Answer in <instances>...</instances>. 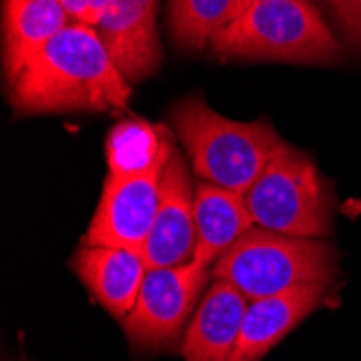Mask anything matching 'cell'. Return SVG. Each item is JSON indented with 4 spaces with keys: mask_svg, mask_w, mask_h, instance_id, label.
Masks as SVG:
<instances>
[{
    "mask_svg": "<svg viewBox=\"0 0 361 361\" xmlns=\"http://www.w3.org/2000/svg\"><path fill=\"white\" fill-rule=\"evenodd\" d=\"M130 87L97 28L72 22L9 85V100L20 115L121 113Z\"/></svg>",
    "mask_w": 361,
    "mask_h": 361,
    "instance_id": "obj_1",
    "label": "cell"
},
{
    "mask_svg": "<svg viewBox=\"0 0 361 361\" xmlns=\"http://www.w3.org/2000/svg\"><path fill=\"white\" fill-rule=\"evenodd\" d=\"M171 123L186 149L195 176L236 192H247L281 143L267 119L234 121L216 113L200 95L182 97Z\"/></svg>",
    "mask_w": 361,
    "mask_h": 361,
    "instance_id": "obj_2",
    "label": "cell"
},
{
    "mask_svg": "<svg viewBox=\"0 0 361 361\" xmlns=\"http://www.w3.org/2000/svg\"><path fill=\"white\" fill-rule=\"evenodd\" d=\"M225 59L329 65L344 54L314 0H267L245 9L212 39Z\"/></svg>",
    "mask_w": 361,
    "mask_h": 361,
    "instance_id": "obj_3",
    "label": "cell"
},
{
    "mask_svg": "<svg viewBox=\"0 0 361 361\" xmlns=\"http://www.w3.org/2000/svg\"><path fill=\"white\" fill-rule=\"evenodd\" d=\"M338 271L340 259L331 245L255 225L212 267V279L232 283L255 301L307 283H334Z\"/></svg>",
    "mask_w": 361,
    "mask_h": 361,
    "instance_id": "obj_4",
    "label": "cell"
},
{
    "mask_svg": "<svg viewBox=\"0 0 361 361\" xmlns=\"http://www.w3.org/2000/svg\"><path fill=\"white\" fill-rule=\"evenodd\" d=\"M257 227L299 238H324L334 229V197L314 160L281 141L245 192Z\"/></svg>",
    "mask_w": 361,
    "mask_h": 361,
    "instance_id": "obj_5",
    "label": "cell"
},
{
    "mask_svg": "<svg viewBox=\"0 0 361 361\" xmlns=\"http://www.w3.org/2000/svg\"><path fill=\"white\" fill-rule=\"evenodd\" d=\"M212 279V269L188 262L173 269H147L135 310L121 322L139 353L176 348Z\"/></svg>",
    "mask_w": 361,
    "mask_h": 361,
    "instance_id": "obj_6",
    "label": "cell"
},
{
    "mask_svg": "<svg viewBox=\"0 0 361 361\" xmlns=\"http://www.w3.org/2000/svg\"><path fill=\"white\" fill-rule=\"evenodd\" d=\"M167 162L139 176L109 173L82 245L117 247L141 253L156 219L160 180Z\"/></svg>",
    "mask_w": 361,
    "mask_h": 361,
    "instance_id": "obj_7",
    "label": "cell"
},
{
    "mask_svg": "<svg viewBox=\"0 0 361 361\" xmlns=\"http://www.w3.org/2000/svg\"><path fill=\"white\" fill-rule=\"evenodd\" d=\"M195 249V184L176 149L162 171L156 219L141 255L147 269H173L192 262Z\"/></svg>",
    "mask_w": 361,
    "mask_h": 361,
    "instance_id": "obj_8",
    "label": "cell"
},
{
    "mask_svg": "<svg viewBox=\"0 0 361 361\" xmlns=\"http://www.w3.org/2000/svg\"><path fill=\"white\" fill-rule=\"evenodd\" d=\"M156 5L158 0H111L95 26L130 85L152 76L162 59L156 32Z\"/></svg>",
    "mask_w": 361,
    "mask_h": 361,
    "instance_id": "obj_9",
    "label": "cell"
},
{
    "mask_svg": "<svg viewBox=\"0 0 361 361\" xmlns=\"http://www.w3.org/2000/svg\"><path fill=\"white\" fill-rule=\"evenodd\" d=\"M334 283H307L247 303L232 361H262L290 331L326 303Z\"/></svg>",
    "mask_w": 361,
    "mask_h": 361,
    "instance_id": "obj_10",
    "label": "cell"
},
{
    "mask_svg": "<svg viewBox=\"0 0 361 361\" xmlns=\"http://www.w3.org/2000/svg\"><path fill=\"white\" fill-rule=\"evenodd\" d=\"M70 269L115 320L123 322L135 310L147 273L139 251L117 247L80 245L70 259Z\"/></svg>",
    "mask_w": 361,
    "mask_h": 361,
    "instance_id": "obj_11",
    "label": "cell"
},
{
    "mask_svg": "<svg viewBox=\"0 0 361 361\" xmlns=\"http://www.w3.org/2000/svg\"><path fill=\"white\" fill-rule=\"evenodd\" d=\"M249 299L223 279H212L197 305L180 355L184 361H232Z\"/></svg>",
    "mask_w": 361,
    "mask_h": 361,
    "instance_id": "obj_12",
    "label": "cell"
},
{
    "mask_svg": "<svg viewBox=\"0 0 361 361\" xmlns=\"http://www.w3.org/2000/svg\"><path fill=\"white\" fill-rule=\"evenodd\" d=\"M72 24L61 0H3V68L11 85L26 65Z\"/></svg>",
    "mask_w": 361,
    "mask_h": 361,
    "instance_id": "obj_13",
    "label": "cell"
},
{
    "mask_svg": "<svg viewBox=\"0 0 361 361\" xmlns=\"http://www.w3.org/2000/svg\"><path fill=\"white\" fill-rule=\"evenodd\" d=\"M195 262L214 267L249 229L255 227L245 195L200 180L195 184Z\"/></svg>",
    "mask_w": 361,
    "mask_h": 361,
    "instance_id": "obj_14",
    "label": "cell"
},
{
    "mask_svg": "<svg viewBox=\"0 0 361 361\" xmlns=\"http://www.w3.org/2000/svg\"><path fill=\"white\" fill-rule=\"evenodd\" d=\"M176 149L169 128L143 117H126L106 137V160L111 176H139L162 162Z\"/></svg>",
    "mask_w": 361,
    "mask_h": 361,
    "instance_id": "obj_15",
    "label": "cell"
},
{
    "mask_svg": "<svg viewBox=\"0 0 361 361\" xmlns=\"http://www.w3.org/2000/svg\"><path fill=\"white\" fill-rule=\"evenodd\" d=\"M240 13V0H169V30L180 48L204 50Z\"/></svg>",
    "mask_w": 361,
    "mask_h": 361,
    "instance_id": "obj_16",
    "label": "cell"
},
{
    "mask_svg": "<svg viewBox=\"0 0 361 361\" xmlns=\"http://www.w3.org/2000/svg\"><path fill=\"white\" fill-rule=\"evenodd\" d=\"M346 39L361 50V0H329Z\"/></svg>",
    "mask_w": 361,
    "mask_h": 361,
    "instance_id": "obj_17",
    "label": "cell"
},
{
    "mask_svg": "<svg viewBox=\"0 0 361 361\" xmlns=\"http://www.w3.org/2000/svg\"><path fill=\"white\" fill-rule=\"evenodd\" d=\"M61 3L65 9H68L72 22L97 26V22H100V18L104 16L111 0H61Z\"/></svg>",
    "mask_w": 361,
    "mask_h": 361,
    "instance_id": "obj_18",
    "label": "cell"
},
{
    "mask_svg": "<svg viewBox=\"0 0 361 361\" xmlns=\"http://www.w3.org/2000/svg\"><path fill=\"white\" fill-rule=\"evenodd\" d=\"M257 3H267V0H240V13L245 11V9H249L251 5H257ZM238 13V16H240Z\"/></svg>",
    "mask_w": 361,
    "mask_h": 361,
    "instance_id": "obj_19",
    "label": "cell"
}]
</instances>
